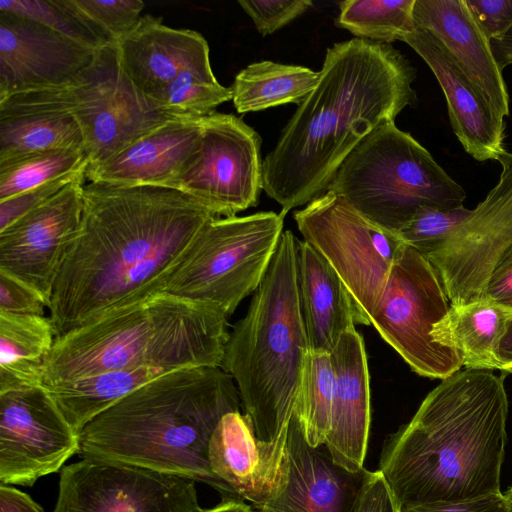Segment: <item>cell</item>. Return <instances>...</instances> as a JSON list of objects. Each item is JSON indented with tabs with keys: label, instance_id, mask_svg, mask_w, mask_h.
I'll return each mask as SVG.
<instances>
[{
	"label": "cell",
	"instance_id": "cell-1",
	"mask_svg": "<svg viewBox=\"0 0 512 512\" xmlns=\"http://www.w3.org/2000/svg\"><path fill=\"white\" fill-rule=\"evenodd\" d=\"M214 217L173 188L84 185L80 229L57 273L48 307L56 338L163 292Z\"/></svg>",
	"mask_w": 512,
	"mask_h": 512
},
{
	"label": "cell",
	"instance_id": "cell-2",
	"mask_svg": "<svg viewBox=\"0 0 512 512\" xmlns=\"http://www.w3.org/2000/svg\"><path fill=\"white\" fill-rule=\"evenodd\" d=\"M415 76L391 44L355 37L327 49L317 85L263 160V190L281 212L325 193L356 145L415 102Z\"/></svg>",
	"mask_w": 512,
	"mask_h": 512
},
{
	"label": "cell",
	"instance_id": "cell-3",
	"mask_svg": "<svg viewBox=\"0 0 512 512\" xmlns=\"http://www.w3.org/2000/svg\"><path fill=\"white\" fill-rule=\"evenodd\" d=\"M465 369L442 379L379 461L400 508L500 493L507 440L504 376Z\"/></svg>",
	"mask_w": 512,
	"mask_h": 512
},
{
	"label": "cell",
	"instance_id": "cell-4",
	"mask_svg": "<svg viewBox=\"0 0 512 512\" xmlns=\"http://www.w3.org/2000/svg\"><path fill=\"white\" fill-rule=\"evenodd\" d=\"M231 375L220 367H186L133 390L79 432V455L131 464L202 482L239 496L210 469L208 449L222 417L240 411Z\"/></svg>",
	"mask_w": 512,
	"mask_h": 512
},
{
	"label": "cell",
	"instance_id": "cell-5",
	"mask_svg": "<svg viewBox=\"0 0 512 512\" xmlns=\"http://www.w3.org/2000/svg\"><path fill=\"white\" fill-rule=\"evenodd\" d=\"M297 238L282 232L246 315L235 323L220 368L232 376L244 415L273 461L289 469V423L309 344L299 304Z\"/></svg>",
	"mask_w": 512,
	"mask_h": 512
},
{
	"label": "cell",
	"instance_id": "cell-6",
	"mask_svg": "<svg viewBox=\"0 0 512 512\" xmlns=\"http://www.w3.org/2000/svg\"><path fill=\"white\" fill-rule=\"evenodd\" d=\"M227 319L211 305L156 293L57 337L43 364L42 385L140 366L220 367L230 335Z\"/></svg>",
	"mask_w": 512,
	"mask_h": 512
},
{
	"label": "cell",
	"instance_id": "cell-7",
	"mask_svg": "<svg viewBox=\"0 0 512 512\" xmlns=\"http://www.w3.org/2000/svg\"><path fill=\"white\" fill-rule=\"evenodd\" d=\"M327 191L377 224L398 232L424 207L463 206L464 189L410 133L380 124L348 154Z\"/></svg>",
	"mask_w": 512,
	"mask_h": 512
},
{
	"label": "cell",
	"instance_id": "cell-8",
	"mask_svg": "<svg viewBox=\"0 0 512 512\" xmlns=\"http://www.w3.org/2000/svg\"><path fill=\"white\" fill-rule=\"evenodd\" d=\"M285 215L269 211L210 219L163 292L211 305L229 317L263 280Z\"/></svg>",
	"mask_w": 512,
	"mask_h": 512
},
{
	"label": "cell",
	"instance_id": "cell-9",
	"mask_svg": "<svg viewBox=\"0 0 512 512\" xmlns=\"http://www.w3.org/2000/svg\"><path fill=\"white\" fill-rule=\"evenodd\" d=\"M294 220L303 240L329 262L369 319L407 248L399 233L367 218L332 191L296 210Z\"/></svg>",
	"mask_w": 512,
	"mask_h": 512
},
{
	"label": "cell",
	"instance_id": "cell-10",
	"mask_svg": "<svg viewBox=\"0 0 512 512\" xmlns=\"http://www.w3.org/2000/svg\"><path fill=\"white\" fill-rule=\"evenodd\" d=\"M449 302L435 268L407 246L369 321L414 372L442 380L463 366L457 352L437 344L431 336L434 325L449 311Z\"/></svg>",
	"mask_w": 512,
	"mask_h": 512
},
{
	"label": "cell",
	"instance_id": "cell-11",
	"mask_svg": "<svg viewBox=\"0 0 512 512\" xmlns=\"http://www.w3.org/2000/svg\"><path fill=\"white\" fill-rule=\"evenodd\" d=\"M59 90L82 130L89 164L113 157L171 119L129 79L116 45L100 48L93 62Z\"/></svg>",
	"mask_w": 512,
	"mask_h": 512
},
{
	"label": "cell",
	"instance_id": "cell-12",
	"mask_svg": "<svg viewBox=\"0 0 512 512\" xmlns=\"http://www.w3.org/2000/svg\"><path fill=\"white\" fill-rule=\"evenodd\" d=\"M201 124L195 160L168 188L186 193L217 217L256 206L263 190L259 134L233 114L214 112Z\"/></svg>",
	"mask_w": 512,
	"mask_h": 512
},
{
	"label": "cell",
	"instance_id": "cell-13",
	"mask_svg": "<svg viewBox=\"0 0 512 512\" xmlns=\"http://www.w3.org/2000/svg\"><path fill=\"white\" fill-rule=\"evenodd\" d=\"M195 483L131 464L81 458L62 468L53 512H199Z\"/></svg>",
	"mask_w": 512,
	"mask_h": 512
},
{
	"label": "cell",
	"instance_id": "cell-14",
	"mask_svg": "<svg viewBox=\"0 0 512 512\" xmlns=\"http://www.w3.org/2000/svg\"><path fill=\"white\" fill-rule=\"evenodd\" d=\"M78 453L79 434L43 385L0 392L2 485L33 486Z\"/></svg>",
	"mask_w": 512,
	"mask_h": 512
},
{
	"label": "cell",
	"instance_id": "cell-15",
	"mask_svg": "<svg viewBox=\"0 0 512 512\" xmlns=\"http://www.w3.org/2000/svg\"><path fill=\"white\" fill-rule=\"evenodd\" d=\"M498 183L451 237L426 256L452 306L483 298L487 281L512 246V153L504 152Z\"/></svg>",
	"mask_w": 512,
	"mask_h": 512
},
{
	"label": "cell",
	"instance_id": "cell-16",
	"mask_svg": "<svg viewBox=\"0 0 512 512\" xmlns=\"http://www.w3.org/2000/svg\"><path fill=\"white\" fill-rule=\"evenodd\" d=\"M86 174L0 231V270L37 289L50 304L53 285L82 220Z\"/></svg>",
	"mask_w": 512,
	"mask_h": 512
},
{
	"label": "cell",
	"instance_id": "cell-17",
	"mask_svg": "<svg viewBox=\"0 0 512 512\" xmlns=\"http://www.w3.org/2000/svg\"><path fill=\"white\" fill-rule=\"evenodd\" d=\"M98 50L35 21L0 12V99L68 84L93 62Z\"/></svg>",
	"mask_w": 512,
	"mask_h": 512
},
{
	"label": "cell",
	"instance_id": "cell-18",
	"mask_svg": "<svg viewBox=\"0 0 512 512\" xmlns=\"http://www.w3.org/2000/svg\"><path fill=\"white\" fill-rule=\"evenodd\" d=\"M401 41L429 66L446 99L452 129L475 160H497L506 152L505 121L482 96L445 47L427 30L415 25Z\"/></svg>",
	"mask_w": 512,
	"mask_h": 512
},
{
	"label": "cell",
	"instance_id": "cell-19",
	"mask_svg": "<svg viewBox=\"0 0 512 512\" xmlns=\"http://www.w3.org/2000/svg\"><path fill=\"white\" fill-rule=\"evenodd\" d=\"M287 448L289 474L284 489L253 512H351L371 471H348L333 461L324 445L311 447L295 410Z\"/></svg>",
	"mask_w": 512,
	"mask_h": 512
},
{
	"label": "cell",
	"instance_id": "cell-20",
	"mask_svg": "<svg viewBox=\"0 0 512 512\" xmlns=\"http://www.w3.org/2000/svg\"><path fill=\"white\" fill-rule=\"evenodd\" d=\"M201 140V118L170 119L113 157L89 164L86 179L118 186L169 187L193 163Z\"/></svg>",
	"mask_w": 512,
	"mask_h": 512
},
{
	"label": "cell",
	"instance_id": "cell-21",
	"mask_svg": "<svg viewBox=\"0 0 512 512\" xmlns=\"http://www.w3.org/2000/svg\"><path fill=\"white\" fill-rule=\"evenodd\" d=\"M335 391L324 446L333 461L351 472L363 470L370 422V379L362 336L351 329L330 353Z\"/></svg>",
	"mask_w": 512,
	"mask_h": 512
},
{
	"label": "cell",
	"instance_id": "cell-22",
	"mask_svg": "<svg viewBox=\"0 0 512 512\" xmlns=\"http://www.w3.org/2000/svg\"><path fill=\"white\" fill-rule=\"evenodd\" d=\"M116 47L123 70L152 102L181 72L211 66L209 46L200 33L168 27L150 14L141 16Z\"/></svg>",
	"mask_w": 512,
	"mask_h": 512
},
{
	"label": "cell",
	"instance_id": "cell-23",
	"mask_svg": "<svg viewBox=\"0 0 512 512\" xmlns=\"http://www.w3.org/2000/svg\"><path fill=\"white\" fill-rule=\"evenodd\" d=\"M414 24L430 32L502 118L510 114L507 86L489 38L465 0H415Z\"/></svg>",
	"mask_w": 512,
	"mask_h": 512
},
{
	"label": "cell",
	"instance_id": "cell-24",
	"mask_svg": "<svg viewBox=\"0 0 512 512\" xmlns=\"http://www.w3.org/2000/svg\"><path fill=\"white\" fill-rule=\"evenodd\" d=\"M299 304L309 351L331 353L356 324L370 321L329 262L309 243H296Z\"/></svg>",
	"mask_w": 512,
	"mask_h": 512
},
{
	"label": "cell",
	"instance_id": "cell-25",
	"mask_svg": "<svg viewBox=\"0 0 512 512\" xmlns=\"http://www.w3.org/2000/svg\"><path fill=\"white\" fill-rule=\"evenodd\" d=\"M208 461L213 474L254 507L279 495L288 480L289 470L273 461L240 411L220 420L209 443Z\"/></svg>",
	"mask_w": 512,
	"mask_h": 512
},
{
	"label": "cell",
	"instance_id": "cell-26",
	"mask_svg": "<svg viewBox=\"0 0 512 512\" xmlns=\"http://www.w3.org/2000/svg\"><path fill=\"white\" fill-rule=\"evenodd\" d=\"M53 149L85 152L82 130L55 87L0 99V162Z\"/></svg>",
	"mask_w": 512,
	"mask_h": 512
},
{
	"label": "cell",
	"instance_id": "cell-27",
	"mask_svg": "<svg viewBox=\"0 0 512 512\" xmlns=\"http://www.w3.org/2000/svg\"><path fill=\"white\" fill-rule=\"evenodd\" d=\"M511 314L486 297L463 306L450 305L431 336L437 344L457 352L465 369H498L494 352Z\"/></svg>",
	"mask_w": 512,
	"mask_h": 512
},
{
	"label": "cell",
	"instance_id": "cell-28",
	"mask_svg": "<svg viewBox=\"0 0 512 512\" xmlns=\"http://www.w3.org/2000/svg\"><path fill=\"white\" fill-rule=\"evenodd\" d=\"M55 339L49 317L0 312V392L42 385Z\"/></svg>",
	"mask_w": 512,
	"mask_h": 512
},
{
	"label": "cell",
	"instance_id": "cell-29",
	"mask_svg": "<svg viewBox=\"0 0 512 512\" xmlns=\"http://www.w3.org/2000/svg\"><path fill=\"white\" fill-rule=\"evenodd\" d=\"M168 372L171 371L154 366H140L107 371L45 388L79 434L88 422L118 400Z\"/></svg>",
	"mask_w": 512,
	"mask_h": 512
},
{
	"label": "cell",
	"instance_id": "cell-30",
	"mask_svg": "<svg viewBox=\"0 0 512 512\" xmlns=\"http://www.w3.org/2000/svg\"><path fill=\"white\" fill-rule=\"evenodd\" d=\"M320 71L269 60L242 69L232 84V101L238 113L262 111L289 103L301 104L313 91Z\"/></svg>",
	"mask_w": 512,
	"mask_h": 512
},
{
	"label": "cell",
	"instance_id": "cell-31",
	"mask_svg": "<svg viewBox=\"0 0 512 512\" xmlns=\"http://www.w3.org/2000/svg\"><path fill=\"white\" fill-rule=\"evenodd\" d=\"M415 0H346L339 2L336 25L356 38L390 44L412 32Z\"/></svg>",
	"mask_w": 512,
	"mask_h": 512
},
{
	"label": "cell",
	"instance_id": "cell-32",
	"mask_svg": "<svg viewBox=\"0 0 512 512\" xmlns=\"http://www.w3.org/2000/svg\"><path fill=\"white\" fill-rule=\"evenodd\" d=\"M335 391V371L329 353L306 355L295 412L311 447L324 445L330 428Z\"/></svg>",
	"mask_w": 512,
	"mask_h": 512
},
{
	"label": "cell",
	"instance_id": "cell-33",
	"mask_svg": "<svg viewBox=\"0 0 512 512\" xmlns=\"http://www.w3.org/2000/svg\"><path fill=\"white\" fill-rule=\"evenodd\" d=\"M231 99V88L221 85L206 66L181 72L153 104L171 119H199Z\"/></svg>",
	"mask_w": 512,
	"mask_h": 512
},
{
	"label": "cell",
	"instance_id": "cell-34",
	"mask_svg": "<svg viewBox=\"0 0 512 512\" xmlns=\"http://www.w3.org/2000/svg\"><path fill=\"white\" fill-rule=\"evenodd\" d=\"M89 165L84 151L53 149L0 162V201Z\"/></svg>",
	"mask_w": 512,
	"mask_h": 512
},
{
	"label": "cell",
	"instance_id": "cell-35",
	"mask_svg": "<svg viewBox=\"0 0 512 512\" xmlns=\"http://www.w3.org/2000/svg\"><path fill=\"white\" fill-rule=\"evenodd\" d=\"M106 46L116 45L138 23L141 0H62Z\"/></svg>",
	"mask_w": 512,
	"mask_h": 512
},
{
	"label": "cell",
	"instance_id": "cell-36",
	"mask_svg": "<svg viewBox=\"0 0 512 512\" xmlns=\"http://www.w3.org/2000/svg\"><path fill=\"white\" fill-rule=\"evenodd\" d=\"M0 12L35 21L96 50L106 46L64 5L62 0H0Z\"/></svg>",
	"mask_w": 512,
	"mask_h": 512
},
{
	"label": "cell",
	"instance_id": "cell-37",
	"mask_svg": "<svg viewBox=\"0 0 512 512\" xmlns=\"http://www.w3.org/2000/svg\"><path fill=\"white\" fill-rule=\"evenodd\" d=\"M471 212L464 205L453 209L424 207L398 233L407 246L426 257L444 244Z\"/></svg>",
	"mask_w": 512,
	"mask_h": 512
},
{
	"label": "cell",
	"instance_id": "cell-38",
	"mask_svg": "<svg viewBox=\"0 0 512 512\" xmlns=\"http://www.w3.org/2000/svg\"><path fill=\"white\" fill-rule=\"evenodd\" d=\"M238 3L263 36L286 26L313 5L311 0H239Z\"/></svg>",
	"mask_w": 512,
	"mask_h": 512
},
{
	"label": "cell",
	"instance_id": "cell-39",
	"mask_svg": "<svg viewBox=\"0 0 512 512\" xmlns=\"http://www.w3.org/2000/svg\"><path fill=\"white\" fill-rule=\"evenodd\" d=\"M87 167L70 172L52 181L0 201V231L30 211L41 206L65 186L86 174Z\"/></svg>",
	"mask_w": 512,
	"mask_h": 512
},
{
	"label": "cell",
	"instance_id": "cell-40",
	"mask_svg": "<svg viewBox=\"0 0 512 512\" xmlns=\"http://www.w3.org/2000/svg\"><path fill=\"white\" fill-rule=\"evenodd\" d=\"M48 302L34 287L0 270V312L44 316Z\"/></svg>",
	"mask_w": 512,
	"mask_h": 512
},
{
	"label": "cell",
	"instance_id": "cell-41",
	"mask_svg": "<svg viewBox=\"0 0 512 512\" xmlns=\"http://www.w3.org/2000/svg\"><path fill=\"white\" fill-rule=\"evenodd\" d=\"M465 2L489 40L502 35L512 26V0H465Z\"/></svg>",
	"mask_w": 512,
	"mask_h": 512
},
{
	"label": "cell",
	"instance_id": "cell-42",
	"mask_svg": "<svg viewBox=\"0 0 512 512\" xmlns=\"http://www.w3.org/2000/svg\"><path fill=\"white\" fill-rule=\"evenodd\" d=\"M351 512H400L394 494L379 470L370 472Z\"/></svg>",
	"mask_w": 512,
	"mask_h": 512
},
{
	"label": "cell",
	"instance_id": "cell-43",
	"mask_svg": "<svg viewBox=\"0 0 512 512\" xmlns=\"http://www.w3.org/2000/svg\"><path fill=\"white\" fill-rule=\"evenodd\" d=\"M400 512H512L504 493H495L457 502H438L407 506Z\"/></svg>",
	"mask_w": 512,
	"mask_h": 512
},
{
	"label": "cell",
	"instance_id": "cell-44",
	"mask_svg": "<svg viewBox=\"0 0 512 512\" xmlns=\"http://www.w3.org/2000/svg\"><path fill=\"white\" fill-rule=\"evenodd\" d=\"M483 297L512 311V246L495 265L484 288Z\"/></svg>",
	"mask_w": 512,
	"mask_h": 512
},
{
	"label": "cell",
	"instance_id": "cell-45",
	"mask_svg": "<svg viewBox=\"0 0 512 512\" xmlns=\"http://www.w3.org/2000/svg\"><path fill=\"white\" fill-rule=\"evenodd\" d=\"M0 512H45L27 493L0 485Z\"/></svg>",
	"mask_w": 512,
	"mask_h": 512
},
{
	"label": "cell",
	"instance_id": "cell-46",
	"mask_svg": "<svg viewBox=\"0 0 512 512\" xmlns=\"http://www.w3.org/2000/svg\"><path fill=\"white\" fill-rule=\"evenodd\" d=\"M498 369L512 373V314L507 320L504 331L495 348Z\"/></svg>",
	"mask_w": 512,
	"mask_h": 512
},
{
	"label": "cell",
	"instance_id": "cell-47",
	"mask_svg": "<svg viewBox=\"0 0 512 512\" xmlns=\"http://www.w3.org/2000/svg\"><path fill=\"white\" fill-rule=\"evenodd\" d=\"M494 57L503 70L512 65V26L502 35L490 40Z\"/></svg>",
	"mask_w": 512,
	"mask_h": 512
},
{
	"label": "cell",
	"instance_id": "cell-48",
	"mask_svg": "<svg viewBox=\"0 0 512 512\" xmlns=\"http://www.w3.org/2000/svg\"><path fill=\"white\" fill-rule=\"evenodd\" d=\"M199 512H253V509L245 504L243 500L222 499L216 506L202 509Z\"/></svg>",
	"mask_w": 512,
	"mask_h": 512
},
{
	"label": "cell",
	"instance_id": "cell-49",
	"mask_svg": "<svg viewBox=\"0 0 512 512\" xmlns=\"http://www.w3.org/2000/svg\"><path fill=\"white\" fill-rule=\"evenodd\" d=\"M507 497L512 511V486L504 493Z\"/></svg>",
	"mask_w": 512,
	"mask_h": 512
}]
</instances>
